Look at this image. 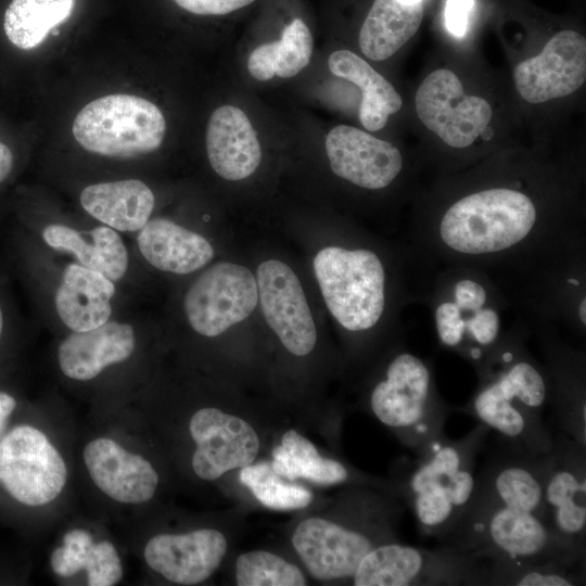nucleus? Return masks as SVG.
Returning <instances> with one entry per match:
<instances>
[{
    "instance_id": "nucleus-1",
    "label": "nucleus",
    "mask_w": 586,
    "mask_h": 586,
    "mask_svg": "<svg viewBox=\"0 0 586 586\" xmlns=\"http://www.w3.org/2000/svg\"><path fill=\"white\" fill-rule=\"evenodd\" d=\"M531 331L517 318L504 330L483 360L473 367L477 386L469 402L458 408L498 434V438L543 455L553 445L555 433L544 421L549 383L544 364L531 353Z\"/></svg>"
},
{
    "instance_id": "nucleus-2",
    "label": "nucleus",
    "mask_w": 586,
    "mask_h": 586,
    "mask_svg": "<svg viewBox=\"0 0 586 586\" xmlns=\"http://www.w3.org/2000/svg\"><path fill=\"white\" fill-rule=\"evenodd\" d=\"M492 431L477 422L459 440L446 434L416 454L398 491L424 537L443 543L466 514L476 486L477 456Z\"/></svg>"
},
{
    "instance_id": "nucleus-3",
    "label": "nucleus",
    "mask_w": 586,
    "mask_h": 586,
    "mask_svg": "<svg viewBox=\"0 0 586 586\" xmlns=\"http://www.w3.org/2000/svg\"><path fill=\"white\" fill-rule=\"evenodd\" d=\"M442 348L480 364L499 340L504 310L500 290L484 271L464 266L437 268L424 300Z\"/></svg>"
},
{
    "instance_id": "nucleus-4",
    "label": "nucleus",
    "mask_w": 586,
    "mask_h": 586,
    "mask_svg": "<svg viewBox=\"0 0 586 586\" xmlns=\"http://www.w3.org/2000/svg\"><path fill=\"white\" fill-rule=\"evenodd\" d=\"M372 416L391 429L415 455L445 434L453 411L440 394L431 359L398 349L370 390Z\"/></svg>"
},
{
    "instance_id": "nucleus-5",
    "label": "nucleus",
    "mask_w": 586,
    "mask_h": 586,
    "mask_svg": "<svg viewBox=\"0 0 586 586\" xmlns=\"http://www.w3.org/2000/svg\"><path fill=\"white\" fill-rule=\"evenodd\" d=\"M488 562H560L585 568L556 540L537 514L491 502L471 501L457 528L443 543Z\"/></svg>"
},
{
    "instance_id": "nucleus-6",
    "label": "nucleus",
    "mask_w": 586,
    "mask_h": 586,
    "mask_svg": "<svg viewBox=\"0 0 586 586\" xmlns=\"http://www.w3.org/2000/svg\"><path fill=\"white\" fill-rule=\"evenodd\" d=\"M314 271L326 305L351 333L378 327L390 303L388 273L375 251L327 246L314 259Z\"/></svg>"
},
{
    "instance_id": "nucleus-7",
    "label": "nucleus",
    "mask_w": 586,
    "mask_h": 586,
    "mask_svg": "<svg viewBox=\"0 0 586 586\" xmlns=\"http://www.w3.org/2000/svg\"><path fill=\"white\" fill-rule=\"evenodd\" d=\"M352 579L355 586H484L489 565L450 545L425 548L396 540L371 549Z\"/></svg>"
},
{
    "instance_id": "nucleus-8",
    "label": "nucleus",
    "mask_w": 586,
    "mask_h": 586,
    "mask_svg": "<svg viewBox=\"0 0 586 586\" xmlns=\"http://www.w3.org/2000/svg\"><path fill=\"white\" fill-rule=\"evenodd\" d=\"M72 131L85 150L111 157H132L158 149L166 132L161 110L138 95L114 93L86 104Z\"/></svg>"
},
{
    "instance_id": "nucleus-9",
    "label": "nucleus",
    "mask_w": 586,
    "mask_h": 586,
    "mask_svg": "<svg viewBox=\"0 0 586 586\" xmlns=\"http://www.w3.org/2000/svg\"><path fill=\"white\" fill-rule=\"evenodd\" d=\"M403 512L391 513L360 526L313 517L298 523L292 535V544L314 578H352L371 549L396 542L393 523L398 521Z\"/></svg>"
},
{
    "instance_id": "nucleus-10",
    "label": "nucleus",
    "mask_w": 586,
    "mask_h": 586,
    "mask_svg": "<svg viewBox=\"0 0 586 586\" xmlns=\"http://www.w3.org/2000/svg\"><path fill=\"white\" fill-rule=\"evenodd\" d=\"M542 520L577 562L586 559V448L555 433L548 451Z\"/></svg>"
},
{
    "instance_id": "nucleus-11",
    "label": "nucleus",
    "mask_w": 586,
    "mask_h": 586,
    "mask_svg": "<svg viewBox=\"0 0 586 586\" xmlns=\"http://www.w3.org/2000/svg\"><path fill=\"white\" fill-rule=\"evenodd\" d=\"M63 458L47 436L31 425H18L0 441V484L18 502L43 506L66 483Z\"/></svg>"
},
{
    "instance_id": "nucleus-12",
    "label": "nucleus",
    "mask_w": 586,
    "mask_h": 586,
    "mask_svg": "<svg viewBox=\"0 0 586 586\" xmlns=\"http://www.w3.org/2000/svg\"><path fill=\"white\" fill-rule=\"evenodd\" d=\"M526 323L544 358L549 383L548 408L555 426L586 448L585 347L569 344L553 324Z\"/></svg>"
},
{
    "instance_id": "nucleus-13",
    "label": "nucleus",
    "mask_w": 586,
    "mask_h": 586,
    "mask_svg": "<svg viewBox=\"0 0 586 586\" xmlns=\"http://www.w3.org/2000/svg\"><path fill=\"white\" fill-rule=\"evenodd\" d=\"M258 301L257 282L244 266L218 263L206 269L184 296L190 326L204 336H217L246 319Z\"/></svg>"
},
{
    "instance_id": "nucleus-14",
    "label": "nucleus",
    "mask_w": 586,
    "mask_h": 586,
    "mask_svg": "<svg viewBox=\"0 0 586 586\" xmlns=\"http://www.w3.org/2000/svg\"><path fill=\"white\" fill-rule=\"evenodd\" d=\"M415 102L422 124L455 149L471 145L493 117L491 104L481 97L466 94L460 79L446 68L425 77Z\"/></svg>"
},
{
    "instance_id": "nucleus-15",
    "label": "nucleus",
    "mask_w": 586,
    "mask_h": 586,
    "mask_svg": "<svg viewBox=\"0 0 586 586\" xmlns=\"http://www.w3.org/2000/svg\"><path fill=\"white\" fill-rule=\"evenodd\" d=\"M547 462L548 453L532 454L498 438L497 448L476 474L472 501L496 504L542 519Z\"/></svg>"
},
{
    "instance_id": "nucleus-16",
    "label": "nucleus",
    "mask_w": 586,
    "mask_h": 586,
    "mask_svg": "<svg viewBox=\"0 0 586 586\" xmlns=\"http://www.w3.org/2000/svg\"><path fill=\"white\" fill-rule=\"evenodd\" d=\"M189 430L196 445L192 468L202 480L213 481L230 470L244 468L258 455L259 438L253 426L218 408L198 410Z\"/></svg>"
},
{
    "instance_id": "nucleus-17",
    "label": "nucleus",
    "mask_w": 586,
    "mask_h": 586,
    "mask_svg": "<svg viewBox=\"0 0 586 586\" xmlns=\"http://www.w3.org/2000/svg\"><path fill=\"white\" fill-rule=\"evenodd\" d=\"M256 282L266 322L281 343L296 356L309 354L317 331L296 275L284 263L268 259L258 266Z\"/></svg>"
},
{
    "instance_id": "nucleus-18",
    "label": "nucleus",
    "mask_w": 586,
    "mask_h": 586,
    "mask_svg": "<svg viewBox=\"0 0 586 586\" xmlns=\"http://www.w3.org/2000/svg\"><path fill=\"white\" fill-rule=\"evenodd\" d=\"M586 79V39L575 30L557 33L536 56L513 71L519 94L530 103L564 98Z\"/></svg>"
},
{
    "instance_id": "nucleus-19",
    "label": "nucleus",
    "mask_w": 586,
    "mask_h": 586,
    "mask_svg": "<svg viewBox=\"0 0 586 586\" xmlns=\"http://www.w3.org/2000/svg\"><path fill=\"white\" fill-rule=\"evenodd\" d=\"M326 151L337 177L368 190L388 187L404 165L402 153L393 143L346 125L328 132Z\"/></svg>"
},
{
    "instance_id": "nucleus-20",
    "label": "nucleus",
    "mask_w": 586,
    "mask_h": 586,
    "mask_svg": "<svg viewBox=\"0 0 586 586\" xmlns=\"http://www.w3.org/2000/svg\"><path fill=\"white\" fill-rule=\"evenodd\" d=\"M228 544L222 533L201 528L186 534H160L145 545L148 565L169 582L195 585L207 579L219 566Z\"/></svg>"
},
{
    "instance_id": "nucleus-21",
    "label": "nucleus",
    "mask_w": 586,
    "mask_h": 586,
    "mask_svg": "<svg viewBox=\"0 0 586 586\" xmlns=\"http://www.w3.org/2000/svg\"><path fill=\"white\" fill-rule=\"evenodd\" d=\"M84 460L94 484L116 501L145 502L156 491L158 475L152 464L113 440L97 438L88 443Z\"/></svg>"
},
{
    "instance_id": "nucleus-22",
    "label": "nucleus",
    "mask_w": 586,
    "mask_h": 586,
    "mask_svg": "<svg viewBox=\"0 0 586 586\" xmlns=\"http://www.w3.org/2000/svg\"><path fill=\"white\" fill-rule=\"evenodd\" d=\"M206 151L212 168L227 180H241L258 167L262 151L245 113L232 105L216 109L208 120Z\"/></svg>"
},
{
    "instance_id": "nucleus-23",
    "label": "nucleus",
    "mask_w": 586,
    "mask_h": 586,
    "mask_svg": "<svg viewBox=\"0 0 586 586\" xmlns=\"http://www.w3.org/2000/svg\"><path fill=\"white\" fill-rule=\"evenodd\" d=\"M136 346L133 329L128 323L106 321L87 331H73L58 351L62 372L74 380L95 378L105 367L130 357Z\"/></svg>"
},
{
    "instance_id": "nucleus-24",
    "label": "nucleus",
    "mask_w": 586,
    "mask_h": 586,
    "mask_svg": "<svg viewBox=\"0 0 586 586\" xmlns=\"http://www.w3.org/2000/svg\"><path fill=\"white\" fill-rule=\"evenodd\" d=\"M114 281L78 264H69L56 289L54 304L62 322L75 332L87 331L109 321Z\"/></svg>"
},
{
    "instance_id": "nucleus-25",
    "label": "nucleus",
    "mask_w": 586,
    "mask_h": 586,
    "mask_svg": "<svg viewBox=\"0 0 586 586\" xmlns=\"http://www.w3.org/2000/svg\"><path fill=\"white\" fill-rule=\"evenodd\" d=\"M137 242L150 265L178 275L202 268L214 256L213 246L204 237L167 218L149 219L139 230Z\"/></svg>"
},
{
    "instance_id": "nucleus-26",
    "label": "nucleus",
    "mask_w": 586,
    "mask_h": 586,
    "mask_svg": "<svg viewBox=\"0 0 586 586\" xmlns=\"http://www.w3.org/2000/svg\"><path fill=\"white\" fill-rule=\"evenodd\" d=\"M82 208L117 231H139L150 219L154 195L141 180L125 179L86 187L80 193Z\"/></svg>"
},
{
    "instance_id": "nucleus-27",
    "label": "nucleus",
    "mask_w": 586,
    "mask_h": 586,
    "mask_svg": "<svg viewBox=\"0 0 586 586\" xmlns=\"http://www.w3.org/2000/svg\"><path fill=\"white\" fill-rule=\"evenodd\" d=\"M42 239L50 247L73 254L80 265L120 280L128 268V253L120 235L109 226L90 231V240L77 230L59 224L46 226Z\"/></svg>"
},
{
    "instance_id": "nucleus-28",
    "label": "nucleus",
    "mask_w": 586,
    "mask_h": 586,
    "mask_svg": "<svg viewBox=\"0 0 586 586\" xmlns=\"http://www.w3.org/2000/svg\"><path fill=\"white\" fill-rule=\"evenodd\" d=\"M422 17V1L374 0L359 33L361 52L373 61L391 58L417 33Z\"/></svg>"
},
{
    "instance_id": "nucleus-29",
    "label": "nucleus",
    "mask_w": 586,
    "mask_h": 586,
    "mask_svg": "<svg viewBox=\"0 0 586 586\" xmlns=\"http://www.w3.org/2000/svg\"><path fill=\"white\" fill-rule=\"evenodd\" d=\"M328 66L332 74L355 84L362 93L359 109L361 125L370 130L382 129L390 115L402 107V98L395 88L370 64L349 50L330 54Z\"/></svg>"
},
{
    "instance_id": "nucleus-30",
    "label": "nucleus",
    "mask_w": 586,
    "mask_h": 586,
    "mask_svg": "<svg viewBox=\"0 0 586 586\" xmlns=\"http://www.w3.org/2000/svg\"><path fill=\"white\" fill-rule=\"evenodd\" d=\"M313 54V36L301 18L288 24L280 40L258 46L249 56L252 77L267 81L275 75L291 78L305 68Z\"/></svg>"
},
{
    "instance_id": "nucleus-31",
    "label": "nucleus",
    "mask_w": 586,
    "mask_h": 586,
    "mask_svg": "<svg viewBox=\"0 0 586 586\" xmlns=\"http://www.w3.org/2000/svg\"><path fill=\"white\" fill-rule=\"evenodd\" d=\"M270 464L282 477L305 479L324 486L344 483L351 475L343 463L320 456L315 445L295 430L283 433Z\"/></svg>"
},
{
    "instance_id": "nucleus-32",
    "label": "nucleus",
    "mask_w": 586,
    "mask_h": 586,
    "mask_svg": "<svg viewBox=\"0 0 586 586\" xmlns=\"http://www.w3.org/2000/svg\"><path fill=\"white\" fill-rule=\"evenodd\" d=\"M74 7L75 0H12L4 12V34L15 47L34 49L71 16Z\"/></svg>"
},
{
    "instance_id": "nucleus-33",
    "label": "nucleus",
    "mask_w": 586,
    "mask_h": 586,
    "mask_svg": "<svg viewBox=\"0 0 586 586\" xmlns=\"http://www.w3.org/2000/svg\"><path fill=\"white\" fill-rule=\"evenodd\" d=\"M584 584L585 568L555 561L489 565L488 585L576 586Z\"/></svg>"
},
{
    "instance_id": "nucleus-34",
    "label": "nucleus",
    "mask_w": 586,
    "mask_h": 586,
    "mask_svg": "<svg viewBox=\"0 0 586 586\" xmlns=\"http://www.w3.org/2000/svg\"><path fill=\"white\" fill-rule=\"evenodd\" d=\"M240 481L265 507L294 510L308 506L313 494L305 487L289 484L277 474L269 462L251 463L240 471Z\"/></svg>"
},
{
    "instance_id": "nucleus-35",
    "label": "nucleus",
    "mask_w": 586,
    "mask_h": 586,
    "mask_svg": "<svg viewBox=\"0 0 586 586\" xmlns=\"http://www.w3.org/2000/svg\"><path fill=\"white\" fill-rule=\"evenodd\" d=\"M235 582L239 586H304L302 571L278 555L252 550L240 555L235 562Z\"/></svg>"
},
{
    "instance_id": "nucleus-36",
    "label": "nucleus",
    "mask_w": 586,
    "mask_h": 586,
    "mask_svg": "<svg viewBox=\"0 0 586 586\" xmlns=\"http://www.w3.org/2000/svg\"><path fill=\"white\" fill-rule=\"evenodd\" d=\"M93 543L92 536L85 530L67 532L63 538V546L54 549L51 555L54 573L68 577L84 570Z\"/></svg>"
},
{
    "instance_id": "nucleus-37",
    "label": "nucleus",
    "mask_w": 586,
    "mask_h": 586,
    "mask_svg": "<svg viewBox=\"0 0 586 586\" xmlns=\"http://www.w3.org/2000/svg\"><path fill=\"white\" fill-rule=\"evenodd\" d=\"M89 586H112L123 576V566L113 544L93 543L85 568Z\"/></svg>"
},
{
    "instance_id": "nucleus-38",
    "label": "nucleus",
    "mask_w": 586,
    "mask_h": 586,
    "mask_svg": "<svg viewBox=\"0 0 586 586\" xmlns=\"http://www.w3.org/2000/svg\"><path fill=\"white\" fill-rule=\"evenodd\" d=\"M255 0H174L181 9L198 15H225Z\"/></svg>"
},
{
    "instance_id": "nucleus-39",
    "label": "nucleus",
    "mask_w": 586,
    "mask_h": 586,
    "mask_svg": "<svg viewBox=\"0 0 586 586\" xmlns=\"http://www.w3.org/2000/svg\"><path fill=\"white\" fill-rule=\"evenodd\" d=\"M473 0H447L445 7V25L456 37L464 35L468 25L469 12Z\"/></svg>"
},
{
    "instance_id": "nucleus-40",
    "label": "nucleus",
    "mask_w": 586,
    "mask_h": 586,
    "mask_svg": "<svg viewBox=\"0 0 586 586\" xmlns=\"http://www.w3.org/2000/svg\"><path fill=\"white\" fill-rule=\"evenodd\" d=\"M14 165V156L11 149L3 142H0V183L11 174Z\"/></svg>"
},
{
    "instance_id": "nucleus-41",
    "label": "nucleus",
    "mask_w": 586,
    "mask_h": 586,
    "mask_svg": "<svg viewBox=\"0 0 586 586\" xmlns=\"http://www.w3.org/2000/svg\"><path fill=\"white\" fill-rule=\"evenodd\" d=\"M16 407L15 398L5 393L0 392V434L3 431L7 421Z\"/></svg>"
},
{
    "instance_id": "nucleus-42",
    "label": "nucleus",
    "mask_w": 586,
    "mask_h": 586,
    "mask_svg": "<svg viewBox=\"0 0 586 586\" xmlns=\"http://www.w3.org/2000/svg\"><path fill=\"white\" fill-rule=\"evenodd\" d=\"M3 329H4V313H3V308L0 304V341H1V337H2V334H3Z\"/></svg>"
},
{
    "instance_id": "nucleus-43",
    "label": "nucleus",
    "mask_w": 586,
    "mask_h": 586,
    "mask_svg": "<svg viewBox=\"0 0 586 586\" xmlns=\"http://www.w3.org/2000/svg\"><path fill=\"white\" fill-rule=\"evenodd\" d=\"M404 3H416V2H419V1H422V0H399Z\"/></svg>"
}]
</instances>
